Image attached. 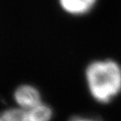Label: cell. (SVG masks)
I'll use <instances>...</instances> for the list:
<instances>
[{
  "mask_svg": "<svg viewBox=\"0 0 121 121\" xmlns=\"http://www.w3.org/2000/svg\"><path fill=\"white\" fill-rule=\"evenodd\" d=\"M85 83L96 103H111L121 94V65L112 59L92 60L85 69Z\"/></svg>",
  "mask_w": 121,
  "mask_h": 121,
  "instance_id": "obj_1",
  "label": "cell"
},
{
  "mask_svg": "<svg viewBox=\"0 0 121 121\" xmlns=\"http://www.w3.org/2000/svg\"><path fill=\"white\" fill-rule=\"evenodd\" d=\"M12 97L15 106L24 111H28L43 102L40 91L30 84H22L16 87Z\"/></svg>",
  "mask_w": 121,
  "mask_h": 121,
  "instance_id": "obj_2",
  "label": "cell"
},
{
  "mask_svg": "<svg viewBox=\"0 0 121 121\" xmlns=\"http://www.w3.org/2000/svg\"><path fill=\"white\" fill-rule=\"evenodd\" d=\"M98 0H59V4L67 14L83 16L95 7Z\"/></svg>",
  "mask_w": 121,
  "mask_h": 121,
  "instance_id": "obj_3",
  "label": "cell"
},
{
  "mask_svg": "<svg viewBox=\"0 0 121 121\" xmlns=\"http://www.w3.org/2000/svg\"><path fill=\"white\" fill-rule=\"evenodd\" d=\"M69 121H101L96 117L93 116H85V115H77L74 116Z\"/></svg>",
  "mask_w": 121,
  "mask_h": 121,
  "instance_id": "obj_6",
  "label": "cell"
},
{
  "mask_svg": "<svg viewBox=\"0 0 121 121\" xmlns=\"http://www.w3.org/2000/svg\"><path fill=\"white\" fill-rule=\"evenodd\" d=\"M26 113L29 121H52L54 117L52 108L43 101L26 111Z\"/></svg>",
  "mask_w": 121,
  "mask_h": 121,
  "instance_id": "obj_4",
  "label": "cell"
},
{
  "mask_svg": "<svg viewBox=\"0 0 121 121\" xmlns=\"http://www.w3.org/2000/svg\"><path fill=\"white\" fill-rule=\"evenodd\" d=\"M0 121H29V119L26 111L14 106L0 111Z\"/></svg>",
  "mask_w": 121,
  "mask_h": 121,
  "instance_id": "obj_5",
  "label": "cell"
}]
</instances>
